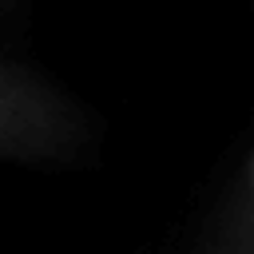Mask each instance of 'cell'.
Masks as SVG:
<instances>
[{"mask_svg":"<svg viewBox=\"0 0 254 254\" xmlns=\"http://www.w3.org/2000/svg\"><path fill=\"white\" fill-rule=\"evenodd\" d=\"M83 139V119L64 91L20 60L0 64V151L16 163L67 159Z\"/></svg>","mask_w":254,"mask_h":254,"instance_id":"obj_1","label":"cell"},{"mask_svg":"<svg viewBox=\"0 0 254 254\" xmlns=\"http://www.w3.org/2000/svg\"><path fill=\"white\" fill-rule=\"evenodd\" d=\"M250 206H254V163H250Z\"/></svg>","mask_w":254,"mask_h":254,"instance_id":"obj_2","label":"cell"}]
</instances>
